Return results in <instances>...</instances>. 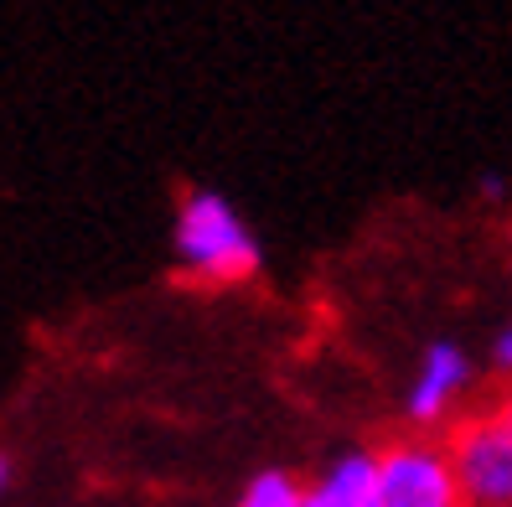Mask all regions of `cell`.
<instances>
[{"mask_svg":"<svg viewBox=\"0 0 512 507\" xmlns=\"http://www.w3.org/2000/svg\"><path fill=\"white\" fill-rule=\"evenodd\" d=\"M466 507H512V430L502 414H471L445 440Z\"/></svg>","mask_w":512,"mask_h":507,"instance_id":"3957f363","label":"cell"},{"mask_svg":"<svg viewBox=\"0 0 512 507\" xmlns=\"http://www.w3.org/2000/svg\"><path fill=\"white\" fill-rule=\"evenodd\" d=\"M176 259L202 285H238L259 270V244L223 192H187L176 207Z\"/></svg>","mask_w":512,"mask_h":507,"instance_id":"6da1fadb","label":"cell"},{"mask_svg":"<svg viewBox=\"0 0 512 507\" xmlns=\"http://www.w3.org/2000/svg\"><path fill=\"white\" fill-rule=\"evenodd\" d=\"M497 414H502V425H507V430H512V394H507V399H502V404H497Z\"/></svg>","mask_w":512,"mask_h":507,"instance_id":"ba28073f","label":"cell"},{"mask_svg":"<svg viewBox=\"0 0 512 507\" xmlns=\"http://www.w3.org/2000/svg\"><path fill=\"white\" fill-rule=\"evenodd\" d=\"M6 476H11V466H6V456H0V492H6Z\"/></svg>","mask_w":512,"mask_h":507,"instance_id":"9c48e42d","label":"cell"},{"mask_svg":"<svg viewBox=\"0 0 512 507\" xmlns=\"http://www.w3.org/2000/svg\"><path fill=\"white\" fill-rule=\"evenodd\" d=\"M373 507H466L450 451L430 435H404L378 451Z\"/></svg>","mask_w":512,"mask_h":507,"instance_id":"7a4b0ae2","label":"cell"},{"mask_svg":"<svg viewBox=\"0 0 512 507\" xmlns=\"http://www.w3.org/2000/svg\"><path fill=\"white\" fill-rule=\"evenodd\" d=\"M373 482H378V451H347L306 487L300 507H373Z\"/></svg>","mask_w":512,"mask_h":507,"instance_id":"5b68a950","label":"cell"},{"mask_svg":"<svg viewBox=\"0 0 512 507\" xmlns=\"http://www.w3.org/2000/svg\"><path fill=\"white\" fill-rule=\"evenodd\" d=\"M300 497H306V487L290 471H259L238 497V507H300Z\"/></svg>","mask_w":512,"mask_h":507,"instance_id":"8992f818","label":"cell"},{"mask_svg":"<svg viewBox=\"0 0 512 507\" xmlns=\"http://www.w3.org/2000/svg\"><path fill=\"white\" fill-rule=\"evenodd\" d=\"M492 363H497V373H512V326H502V332H497V342H492Z\"/></svg>","mask_w":512,"mask_h":507,"instance_id":"52a82bcc","label":"cell"},{"mask_svg":"<svg viewBox=\"0 0 512 507\" xmlns=\"http://www.w3.org/2000/svg\"><path fill=\"white\" fill-rule=\"evenodd\" d=\"M466 383H471V357L456 347V342H435L425 352V363H419L414 383H409V425L419 430H435L450 409H456V399L466 394Z\"/></svg>","mask_w":512,"mask_h":507,"instance_id":"277c9868","label":"cell"}]
</instances>
